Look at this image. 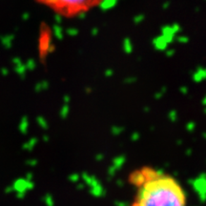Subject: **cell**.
<instances>
[{"label":"cell","instance_id":"1","mask_svg":"<svg viewBox=\"0 0 206 206\" xmlns=\"http://www.w3.org/2000/svg\"><path fill=\"white\" fill-rule=\"evenodd\" d=\"M134 189L130 206H187L186 192L172 175L152 166H141L129 174Z\"/></svg>","mask_w":206,"mask_h":206},{"label":"cell","instance_id":"2","mask_svg":"<svg viewBox=\"0 0 206 206\" xmlns=\"http://www.w3.org/2000/svg\"><path fill=\"white\" fill-rule=\"evenodd\" d=\"M63 16H77L100 6L105 0H37Z\"/></svg>","mask_w":206,"mask_h":206},{"label":"cell","instance_id":"3","mask_svg":"<svg viewBox=\"0 0 206 206\" xmlns=\"http://www.w3.org/2000/svg\"><path fill=\"white\" fill-rule=\"evenodd\" d=\"M33 187V185L29 181L25 179H18L16 182H14V190L17 192V194L19 196H23L24 194L26 193L28 190H30Z\"/></svg>","mask_w":206,"mask_h":206},{"label":"cell","instance_id":"4","mask_svg":"<svg viewBox=\"0 0 206 206\" xmlns=\"http://www.w3.org/2000/svg\"><path fill=\"white\" fill-rule=\"evenodd\" d=\"M45 202L48 206H54V198L51 196H45Z\"/></svg>","mask_w":206,"mask_h":206}]
</instances>
